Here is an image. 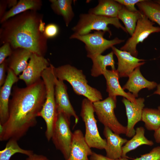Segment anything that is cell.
Listing matches in <instances>:
<instances>
[{
  "label": "cell",
  "instance_id": "cell-7",
  "mask_svg": "<svg viewBox=\"0 0 160 160\" xmlns=\"http://www.w3.org/2000/svg\"><path fill=\"white\" fill-rule=\"evenodd\" d=\"M105 32L102 31H96L93 33L83 35L73 34L70 39H76L83 42L87 53V57L91 59L101 54L105 50L115 45L124 41V40L116 37L108 40L104 37Z\"/></svg>",
  "mask_w": 160,
  "mask_h": 160
},
{
  "label": "cell",
  "instance_id": "cell-13",
  "mask_svg": "<svg viewBox=\"0 0 160 160\" xmlns=\"http://www.w3.org/2000/svg\"><path fill=\"white\" fill-rule=\"evenodd\" d=\"M111 48L117 58L116 70L119 78L129 77L136 68L145 63V60L136 57L127 52L118 49L114 46Z\"/></svg>",
  "mask_w": 160,
  "mask_h": 160
},
{
  "label": "cell",
  "instance_id": "cell-5",
  "mask_svg": "<svg viewBox=\"0 0 160 160\" xmlns=\"http://www.w3.org/2000/svg\"><path fill=\"white\" fill-rule=\"evenodd\" d=\"M95 113L93 103L87 98H84L82 102L80 115L85 125V140L91 148L105 150L106 140L99 134Z\"/></svg>",
  "mask_w": 160,
  "mask_h": 160
},
{
  "label": "cell",
  "instance_id": "cell-40",
  "mask_svg": "<svg viewBox=\"0 0 160 160\" xmlns=\"http://www.w3.org/2000/svg\"><path fill=\"white\" fill-rule=\"evenodd\" d=\"M156 87V90L154 92L153 94H157L160 95V84H158ZM158 109L160 111V106L158 107Z\"/></svg>",
  "mask_w": 160,
  "mask_h": 160
},
{
  "label": "cell",
  "instance_id": "cell-11",
  "mask_svg": "<svg viewBox=\"0 0 160 160\" xmlns=\"http://www.w3.org/2000/svg\"><path fill=\"white\" fill-rule=\"evenodd\" d=\"M50 64L44 56L33 53L26 68L19 75V79L23 81L26 86L33 84L41 79L43 72Z\"/></svg>",
  "mask_w": 160,
  "mask_h": 160
},
{
  "label": "cell",
  "instance_id": "cell-24",
  "mask_svg": "<svg viewBox=\"0 0 160 160\" xmlns=\"http://www.w3.org/2000/svg\"><path fill=\"white\" fill-rule=\"evenodd\" d=\"M145 130L142 127L136 128L135 134L129 140H128L122 147V157H126L127 154L143 145H153V141L148 140L145 135Z\"/></svg>",
  "mask_w": 160,
  "mask_h": 160
},
{
  "label": "cell",
  "instance_id": "cell-39",
  "mask_svg": "<svg viewBox=\"0 0 160 160\" xmlns=\"http://www.w3.org/2000/svg\"><path fill=\"white\" fill-rule=\"evenodd\" d=\"M45 23L41 19L40 20L39 26V31L41 33H43L44 31L45 27Z\"/></svg>",
  "mask_w": 160,
  "mask_h": 160
},
{
  "label": "cell",
  "instance_id": "cell-35",
  "mask_svg": "<svg viewBox=\"0 0 160 160\" xmlns=\"http://www.w3.org/2000/svg\"><path fill=\"white\" fill-rule=\"evenodd\" d=\"M90 160H129L127 157H121L117 159H113L109 158L106 156L97 154L94 152L90 156Z\"/></svg>",
  "mask_w": 160,
  "mask_h": 160
},
{
  "label": "cell",
  "instance_id": "cell-19",
  "mask_svg": "<svg viewBox=\"0 0 160 160\" xmlns=\"http://www.w3.org/2000/svg\"><path fill=\"white\" fill-rule=\"evenodd\" d=\"M103 134L106 138L107 146L105 149L106 156L111 159H117L122 157V147L128 140L120 137L110 129L104 127Z\"/></svg>",
  "mask_w": 160,
  "mask_h": 160
},
{
  "label": "cell",
  "instance_id": "cell-3",
  "mask_svg": "<svg viewBox=\"0 0 160 160\" xmlns=\"http://www.w3.org/2000/svg\"><path fill=\"white\" fill-rule=\"evenodd\" d=\"M55 76L59 80L66 81L71 85L77 95L85 97L93 103L103 99L100 92L89 86L82 71L69 64L54 68Z\"/></svg>",
  "mask_w": 160,
  "mask_h": 160
},
{
  "label": "cell",
  "instance_id": "cell-41",
  "mask_svg": "<svg viewBox=\"0 0 160 160\" xmlns=\"http://www.w3.org/2000/svg\"><path fill=\"white\" fill-rule=\"evenodd\" d=\"M154 1L158 4H160V0H155Z\"/></svg>",
  "mask_w": 160,
  "mask_h": 160
},
{
  "label": "cell",
  "instance_id": "cell-28",
  "mask_svg": "<svg viewBox=\"0 0 160 160\" xmlns=\"http://www.w3.org/2000/svg\"><path fill=\"white\" fill-rule=\"evenodd\" d=\"M141 121L144 123L147 129L155 131L160 127V111L158 109L144 108Z\"/></svg>",
  "mask_w": 160,
  "mask_h": 160
},
{
  "label": "cell",
  "instance_id": "cell-15",
  "mask_svg": "<svg viewBox=\"0 0 160 160\" xmlns=\"http://www.w3.org/2000/svg\"><path fill=\"white\" fill-rule=\"evenodd\" d=\"M19 80V77L8 68L7 78L0 89V125L4 124L9 117V104L13 85Z\"/></svg>",
  "mask_w": 160,
  "mask_h": 160
},
{
  "label": "cell",
  "instance_id": "cell-12",
  "mask_svg": "<svg viewBox=\"0 0 160 160\" xmlns=\"http://www.w3.org/2000/svg\"><path fill=\"white\" fill-rule=\"evenodd\" d=\"M67 89L63 81L57 78L55 81V94L57 113H62L70 119L71 117H73L76 124L78 122L79 118L70 102Z\"/></svg>",
  "mask_w": 160,
  "mask_h": 160
},
{
  "label": "cell",
  "instance_id": "cell-25",
  "mask_svg": "<svg viewBox=\"0 0 160 160\" xmlns=\"http://www.w3.org/2000/svg\"><path fill=\"white\" fill-rule=\"evenodd\" d=\"M51 8L56 14L61 16L68 27L74 16L72 0H50Z\"/></svg>",
  "mask_w": 160,
  "mask_h": 160
},
{
  "label": "cell",
  "instance_id": "cell-6",
  "mask_svg": "<svg viewBox=\"0 0 160 160\" xmlns=\"http://www.w3.org/2000/svg\"><path fill=\"white\" fill-rule=\"evenodd\" d=\"M116 102V98L109 96L103 100L95 102L93 103L95 113L99 121L104 127H108L117 134H125L126 126L119 121L114 113Z\"/></svg>",
  "mask_w": 160,
  "mask_h": 160
},
{
  "label": "cell",
  "instance_id": "cell-8",
  "mask_svg": "<svg viewBox=\"0 0 160 160\" xmlns=\"http://www.w3.org/2000/svg\"><path fill=\"white\" fill-rule=\"evenodd\" d=\"M70 125V119L62 113H57L51 140L65 160L69 158L71 151L73 133Z\"/></svg>",
  "mask_w": 160,
  "mask_h": 160
},
{
  "label": "cell",
  "instance_id": "cell-4",
  "mask_svg": "<svg viewBox=\"0 0 160 160\" xmlns=\"http://www.w3.org/2000/svg\"><path fill=\"white\" fill-rule=\"evenodd\" d=\"M111 24L127 33L125 28L120 23L117 17H106L88 13L81 14L77 24L72 28L74 34L83 35L90 33L92 30L108 32L109 37L112 32L108 25Z\"/></svg>",
  "mask_w": 160,
  "mask_h": 160
},
{
  "label": "cell",
  "instance_id": "cell-22",
  "mask_svg": "<svg viewBox=\"0 0 160 160\" xmlns=\"http://www.w3.org/2000/svg\"><path fill=\"white\" fill-rule=\"evenodd\" d=\"M113 51L105 55H98L91 59L93 64L91 70V74L94 77L103 75L107 69L106 67L110 66L111 70H115V62Z\"/></svg>",
  "mask_w": 160,
  "mask_h": 160
},
{
  "label": "cell",
  "instance_id": "cell-14",
  "mask_svg": "<svg viewBox=\"0 0 160 160\" xmlns=\"http://www.w3.org/2000/svg\"><path fill=\"white\" fill-rule=\"evenodd\" d=\"M122 102L125 108L127 119L125 135L128 137H131L135 134V126L141 120L143 111L145 106V99L142 97L137 99V102L135 103L123 97Z\"/></svg>",
  "mask_w": 160,
  "mask_h": 160
},
{
  "label": "cell",
  "instance_id": "cell-16",
  "mask_svg": "<svg viewBox=\"0 0 160 160\" xmlns=\"http://www.w3.org/2000/svg\"><path fill=\"white\" fill-rule=\"evenodd\" d=\"M91 148L82 131L76 129L73 132L70 156L67 160H89L88 156L93 152Z\"/></svg>",
  "mask_w": 160,
  "mask_h": 160
},
{
  "label": "cell",
  "instance_id": "cell-33",
  "mask_svg": "<svg viewBox=\"0 0 160 160\" xmlns=\"http://www.w3.org/2000/svg\"><path fill=\"white\" fill-rule=\"evenodd\" d=\"M123 6H124L130 11L133 12H137V10L135 7V5L143 0H115Z\"/></svg>",
  "mask_w": 160,
  "mask_h": 160
},
{
  "label": "cell",
  "instance_id": "cell-30",
  "mask_svg": "<svg viewBox=\"0 0 160 160\" xmlns=\"http://www.w3.org/2000/svg\"><path fill=\"white\" fill-rule=\"evenodd\" d=\"M134 160H160V146L153 148L150 152L141 155Z\"/></svg>",
  "mask_w": 160,
  "mask_h": 160
},
{
  "label": "cell",
  "instance_id": "cell-37",
  "mask_svg": "<svg viewBox=\"0 0 160 160\" xmlns=\"http://www.w3.org/2000/svg\"><path fill=\"white\" fill-rule=\"evenodd\" d=\"M153 136L156 142L160 143V127L154 131Z\"/></svg>",
  "mask_w": 160,
  "mask_h": 160
},
{
  "label": "cell",
  "instance_id": "cell-21",
  "mask_svg": "<svg viewBox=\"0 0 160 160\" xmlns=\"http://www.w3.org/2000/svg\"><path fill=\"white\" fill-rule=\"evenodd\" d=\"M123 5L115 0H100L97 5L89 9L88 13L106 17H117Z\"/></svg>",
  "mask_w": 160,
  "mask_h": 160
},
{
  "label": "cell",
  "instance_id": "cell-1",
  "mask_svg": "<svg viewBox=\"0 0 160 160\" xmlns=\"http://www.w3.org/2000/svg\"><path fill=\"white\" fill-rule=\"evenodd\" d=\"M9 104V117L0 125V140L18 141L37 124V117L45 102L46 91L42 79L24 88L14 86Z\"/></svg>",
  "mask_w": 160,
  "mask_h": 160
},
{
  "label": "cell",
  "instance_id": "cell-20",
  "mask_svg": "<svg viewBox=\"0 0 160 160\" xmlns=\"http://www.w3.org/2000/svg\"><path fill=\"white\" fill-rule=\"evenodd\" d=\"M29 50L23 48H17L13 51L12 54L7 59L9 68L17 76L25 70L28 62L32 54Z\"/></svg>",
  "mask_w": 160,
  "mask_h": 160
},
{
  "label": "cell",
  "instance_id": "cell-34",
  "mask_svg": "<svg viewBox=\"0 0 160 160\" xmlns=\"http://www.w3.org/2000/svg\"><path fill=\"white\" fill-rule=\"evenodd\" d=\"M0 87H1L5 83L7 78L8 66L7 59L0 64Z\"/></svg>",
  "mask_w": 160,
  "mask_h": 160
},
{
  "label": "cell",
  "instance_id": "cell-36",
  "mask_svg": "<svg viewBox=\"0 0 160 160\" xmlns=\"http://www.w3.org/2000/svg\"><path fill=\"white\" fill-rule=\"evenodd\" d=\"M25 160H49L46 156L41 154L33 153L28 156Z\"/></svg>",
  "mask_w": 160,
  "mask_h": 160
},
{
  "label": "cell",
  "instance_id": "cell-32",
  "mask_svg": "<svg viewBox=\"0 0 160 160\" xmlns=\"http://www.w3.org/2000/svg\"><path fill=\"white\" fill-rule=\"evenodd\" d=\"M13 51L11 46L8 43H5L0 48V64L3 63L12 54Z\"/></svg>",
  "mask_w": 160,
  "mask_h": 160
},
{
  "label": "cell",
  "instance_id": "cell-26",
  "mask_svg": "<svg viewBox=\"0 0 160 160\" xmlns=\"http://www.w3.org/2000/svg\"><path fill=\"white\" fill-rule=\"evenodd\" d=\"M136 5L144 15L160 26V4L154 1L143 0Z\"/></svg>",
  "mask_w": 160,
  "mask_h": 160
},
{
  "label": "cell",
  "instance_id": "cell-9",
  "mask_svg": "<svg viewBox=\"0 0 160 160\" xmlns=\"http://www.w3.org/2000/svg\"><path fill=\"white\" fill-rule=\"evenodd\" d=\"M44 84L46 99L38 116L42 117L45 121L46 126L45 135L49 141L51 139L57 115L55 98V83L53 80L48 79L44 81Z\"/></svg>",
  "mask_w": 160,
  "mask_h": 160
},
{
  "label": "cell",
  "instance_id": "cell-2",
  "mask_svg": "<svg viewBox=\"0 0 160 160\" xmlns=\"http://www.w3.org/2000/svg\"><path fill=\"white\" fill-rule=\"evenodd\" d=\"M29 11L3 23L2 39L4 43H9L14 49H24L44 56L43 36L39 30L41 19L35 11Z\"/></svg>",
  "mask_w": 160,
  "mask_h": 160
},
{
  "label": "cell",
  "instance_id": "cell-31",
  "mask_svg": "<svg viewBox=\"0 0 160 160\" xmlns=\"http://www.w3.org/2000/svg\"><path fill=\"white\" fill-rule=\"evenodd\" d=\"M59 32L58 26L54 23H50L45 27L43 34L47 38H53L56 36Z\"/></svg>",
  "mask_w": 160,
  "mask_h": 160
},
{
  "label": "cell",
  "instance_id": "cell-18",
  "mask_svg": "<svg viewBox=\"0 0 160 160\" xmlns=\"http://www.w3.org/2000/svg\"><path fill=\"white\" fill-rule=\"evenodd\" d=\"M128 77V80L122 88L124 90H128L136 98L138 97V93L141 90L144 88L152 90L158 84L155 81L147 80L143 76L140 66L136 68Z\"/></svg>",
  "mask_w": 160,
  "mask_h": 160
},
{
  "label": "cell",
  "instance_id": "cell-29",
  "mask_svg": "<svg viewBox=\"0 0 160 160\" xmlns=\"http://www.w3.org/2000/svg\"><path fill=\"white\" fill-rule=\"evenodd\" d=\"M5 148L0 151V160H10L11 157L16 153H20L30 156L33 153L31 150H25L21 148L17 140L11 138L8 140Z\"/></svg>",
  "mask_w": 160,
  "mask_h": 160
},
{
  "label": "cell",
  "instance_id": "cell-10",
  "mask_svg": "<svg viewBox=\"0 0 160 160\" xmlns=\"http://www.w3.org/2000/svg\"><path fill=\"white\" fill-rule=\"evenodd\" d=\"M155 23L148 19L143 15L138 20L132 36L126 41L120 49L127 52L137 57L138 52L137 45L142 42L151 34L160 32V27L154 26Z\"/></svg>",
  "mask_w": 160,
  "mask_h": 160
},
{
  "label": "cell",
  "instance_id": "cell-38",
  "mask_svg": "<svg viewBox=\"0 0 160 160\" xmlns=\"http://www.w3.org/2000/svg\"><path fill=\"white\" fill-rule=\"evenodd\" d=\"M7 2L8 7L11 8L15 6L18 2L16 0H8Z\"/></svg>",
  "mask_w": 160,
  "mask_h": 160
},
{
  "label": "cell",
  "instance_id": "cell-17",
  "mask_svg": "<svg viewBox=\"0 0 160 160\" xmlns=\"http://www.w3.org/2000/svg\"><path fill=\"white\" fill-rule=\"evenodd\" d=\"M103 75L106 81V91L108 96L116 98L118 96H122L132 102L136 103L137 99L131 93L126 92L122 88L119 83V78L116 69H106Z\"/></svg>",
  "mask_w": 160,
  "mask_h": 160
},
{
  "label": "cell",
  "instance_id": "cell-27",
  "mask_svg": "<svg viewBox=\"0 0 160 160\" xmlns=\"http://www.w3.org/2000/svg\"><path fill=\"white\" fill-rule=\"evenodd\" d=\"M143 15L139 10L132 12L123 6L118 13L117 18L123 22L127 33L131 36L135 30L137 20Z\"/></svg>",
  "mask_w": 160,
  "mask_h": 160
},
{
  "label": "cell",
  "instance_id": "cell-23",
  "mask_svg": "<svg viewBox=\"0 0 160 160\" xmlns=\"http://www.w3.org/2000/svg\"><path fill=\"white\" fill-rule=\"evenodd\" d=\"M41 5V2L40 0H20L15 6L4 15L1 19V23H3L10 18L26 11H36Z\"/></svg>",
  "mask_w": 160,
  "mask_h": 160
}]
</instances>
